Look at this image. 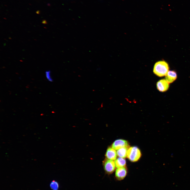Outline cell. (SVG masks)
<instances>
[{"instance_id":"cell-1","label":"cell","mask_w":190,"mask_h":190,"mask_svg":"<svg viewBox=\"0 0 190 190\" xmlns=\"http://www.w3.org/2000/svg\"><path fill=\"white\" fill-rule=\"evenodd\" d=\"M168 64L165 61H160L156 62L155 64L153 72L154 73L159 77L165 76L169 71Z\"/></svg>"},{"instance_id":"cell-2","label":"cell","mask_w":190,"mask_h":190,"mask_svg":"<svg viewBox=\"0 0 190 190\" xmlns=\"http://www.w3.org/2000/svg\"><path fill=\"white\" fill-rule=\"evenodd\" d=\"M141 154L140 150L137 147L132 146L128 149L127 157L131 162H135L138 160L140 158Z\"/></svg>"},{"instance_id":"cell-3","label":"cell","mask_w":190,"mask_h":190,"mask_svg":"<svg viewBox=\"0 0 190 190\" xmlns=\"http://www.w3.org/2000/svg\"><path fill=\"white\" fill-rule=\"evenodd\" d=\"M103 165L104 170L107 174H111L115 170L116 167L113 160L106 159L104 160Z\"/></svg>"},{"instance_id":"cell-4","label":"cell","mask_w":190,"mask_h":190,"mask_svg":"<svg viewBox=\"0 0 190 190\" xmlns=\"http://www.w3.org/2000/svg\"><path fill=\"white\" fill-rule=\"evenodd\" d=\"M127 173V169L126 167L117 168L115 171V178L118 181L122 180L126 177Z\"/></svg>"},{"instance_id":"cell-5","label":"cell","mask_w":190,"mask_h":190,"mask_svg":"<svg viewBox=\"0 0 190 190\" xmlns=\"http://www.w3.org/2000/svg\"><path fill=\"white\" fill-rule=\"evenodd\" d=\"M125 147H130L128 141L123 139L117 140L113 142L112 145V147L115 150H117Z\"/></svg>"},{"instance_id":"cell-6","label":"cell","mask_w":190,"mask_h":190,"mask_svg":"<svg viewBox=\"0 0 190 190\" xmlns=\"http://www.w3.org/2000/svg\"><path fill=\"white\" fill-rule=\"evenodd\" d=\"M156 87L157 89L160 91L164 92L167 91L169 89V83L165 79H162L157 82Z\"/></svg>"},{"instance_id":"cell-7","label":"cell","mask_w":190,"mask_h":190,"mask_svg":"<svg viewBox=\"0 0 190 190\" xmlns=\"http://www.w3.org/2000/svg\"><path fill=\"white\" fill-rule=\"evenodd\" d=\"M117 155V152L115 150L110 147L107 149L105 154L107 159L113 160L116 159Z\"/></svg>"},{"instance_id":"cell-8","label":"cell","mask_w":190,"mask_h":190,"mask_svg":"<svg viewBox=\"0 0 190 190\" xmlns=\"http://www.w3.org/2000/svg\"><path fill=\"white\" fill-rule=\"evenodd\" d=\"M177 78L176 72L174 70L169 71L165 76V79L169 83L175 81Z\"/></svg>"},{"instance_id":"cell-9","label":"cell","mask_w":190,"mask_h":190,"mask_svg":"<svg viewBox=\"0 0 190 190\" xmlns=\"http://www.w3.org/2000/svg\"><path fill=\"white\" fill-rule=\"evenodd\" d=\"M129 148L125 147L117 150V155L120 157L124 158H126L127 157V151Z\"/></svg>"},{"instance_id":"cell-10","label":"cell","mask_w":190,"mask_h":190,"mask_svg":"<svg viewBox=\"0 0 190 190\" xmlns=\"http://www.w3.org/2000/svg\"><path fill=\"white\" fill-rule=\"evenodd\" d=\"M115 163L117 168L126 167V165L125 160L124 158L120 157L115 160Z\"/></svg>"},{"instance_id":"cell-11","label":"cell","mask_w":190,"mask_h":190,"mask_svg":"<svg viewBox=\"0 0 190 190\" xmlns=\"http://www.w3.org/2000/svg\"><path fill=\"white\" fill-rule=\"evenodd\" d=\"M50 187L53 190H58L59 185L57 181L53 180L51 182L50 184Z\"/></svg>"},{"instance_id":"cell-12","label":"cell","mask_w":190,"mask_h":190,"mask_svg":"<svg viewBox=\"0 0 190 190\" xmlns=\"http://www.w3.org/2000/svg\"><path fill=\"white\" fill-rule=\"evenodd\" d=\"M50 73L51 72L50 70L46 71L45 73L46 76L48 81L50 82H53V80L51 77Z\"/></svg>"}]
</instances>
